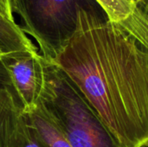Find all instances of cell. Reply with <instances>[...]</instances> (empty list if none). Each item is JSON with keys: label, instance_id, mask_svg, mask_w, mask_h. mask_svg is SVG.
<instances>
[{"label": "cell", "instance_id": "1", "mask_svg": "<svg viewBox=\"0 0 148 147\" xmlns=\"http://www.w3.org/2000/svg\"><path fill=\"white\" fill-rule=\"evenodd\" d=\"M55 62L121 147H148V52L98 10L79 13Z\"/></svg>", "mask_w": 148, "mask_h": 147}, {"label": "cell", "instance_id": "2", "mask_svg": "<svg viewBox=\"0 0 148 147\" xmlns=\"http://www.w3.org/2000/svg\"><path fill=\"white\" fill-rule=\"evenodd\" d=\"M39 98L72 147H121L76 85L55 62L42 57Z\"/></svg>", "mask_w": 148, "mask_h": 147}, {"label": "cell", "instance_id": "3", "mask_svg": "<svg viewBox=\"0 0 148 147\" xmlns=\"http://www.w3.org/2000/svg\"><path fill=\"white\" fill-rule=\"evenodd\" d=\"M10 3L12 12L22 18L23 31L34 37L41 55L49 62L56 60L75 35L80 11L99 6L95 0H10Z\"/></svg>", "mask_w": 148, "mask_h": 147}, {"label": "cell", "instance_id": "4", "mask_svg": "<svg viewBox=\"0 0 148 147\" xmlns=\"http://www.w3.org/2000/svg\"><path fill=\"white\" fill-rule=\"evenodd\" d=\"M1 60L10 74L23 112L32 110L39 101L42 88V56L39 53L15 52L1 55Z\"/></svg>", "mask_w": 148, "mask_h": 147}, {"label": "cell", "instance_id": "5", "mask_svg": "<svg viewBox=\"0 0 148 147\" xmlns=\"http://www.w3.org/2000/svg\"><path fill=\"white\" fill-rule=\"evenodd\" d=\"M26 133L23 107L0 55V147H19Z\"/></svg>", "mask_w": 148, "mask_h": 147}, {"label": "cell", "instance_id": "6", "mask_svg": "<svg viewBox=\"0 0 148 147\" xmlns=\"http://www.w3.org/2000/svg\"><path fill=\"white\" fill-rule=\"evenodd\" d=\"M26 122L40 147H72L67 137L42 104L24 113Z\"/></svg>", "mask_w": 148, "mask_h": 147}, {"label": "cell", "instance_id": "7", "mask_svg": "<svg viewBox=\"0 0 148 147\" xmlns=\"http://www.w3.org/2000/svg\"><path fill=\"white\" fill-rule=\"evenodd\" d=\"M0 52L2 55L15 52L38 53L21 27L0 14Z\"/></svg>", "mask_w": 148, "mask_h": 147}, {"label": "cell", "instance_id": "8", "mask_svg": "<svg viewBox=\"0 0 148 147\" xmlns=\"http://www.w3.org/2000/svg\"><path fill=\"white\" fill-rule=\"evenodd\" d=\"M118 25L148 52V0H135L133 12Z\"/></svg>", "mask_w": 148, "mask_h": 147}, {"label": "cell", "instance_id": "9", "mask_svg": "<svg viewBox=\"0 0 148 147\" xmlns=\"http://www.w3.org/2000/svg\"><path fill=\"white\" fill-rule=\"evenodd\" d=\"M101 8L108 18L114 23H120L125 20L134 10V2L132 0H95Z\"/></svg>", "mask_w": 148, "mask_h": 147}, {"label": "cell", "instance_id": "10", "mask_svg": "<svg viewBox=\"0 0 148 147\" xmlns=\"http://www.w3.org/2000/svg\"><path fill=\"white\" fill-rule=\"evenodd\" d=\"M0 14L10 21L15 22L10 0H0Z\"/></svg>", "mask_w": 148, "mask_h": 147}, {"label": "cell", "instance_id": "11", "mask_svg": "<svg viewBox=\"0 0 148 147\" xmlns=\"http://www.w3.org/2000/svg\"><path fill=\"white\" fill-rule=\"evenodd\" d=\"M19 147H40L38 143L36 142L30 128L29 127L28 124H27V133H26L25 139H24L23 142L19 146Z\"/></svg>", "mask_w": 148, "mask_h": 147}, {"label": "cell", "instance_id": "12", "mask_svg": "<svg viewBox=\"0 0 148 147\" xmlns=\"http://www.w3.org/2000/svg\"><path fill=\"white\" fill-rule=\"evenodd\" d=\"M132 1H135V0H132Z\"/></svg>", "mask_w": 148, "mask_h": 147}, {"label": "cell", "instance_id": "13", "mask_svg": "<svg viewBox=\"0 0 148 147\" xmlns=\"http://www.w3.org/2000/svg\"><path fill=\"white\" fill-rule=\"evenodd\" d=\"M0 55H2V54H1V52H0Z\"/></svg>", "mask_w": 148, "mask_h": 147}]
</instances>
